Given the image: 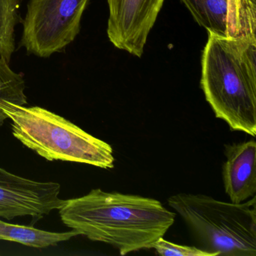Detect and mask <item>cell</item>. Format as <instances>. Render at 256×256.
Returning <instances> with one entry per match:
<instances>
[{
  "label": "cell",
  "instance_id": "1",
  "mask_svg": "<svg viewBox=\"0 0 256 256\" xmlns=\"http://www.w3.org/2000/svg\"><path fill=\"white\" fill-rule=\"evenodd\" d=\"M59 210L67 227L115 247L122 256L152 248L175 220L174 212L156 199L101 188L65 200Z\"/></svg>",
  "mask_w": 256,
  "mask_h": 256
},
{
  "label": "cell",
  "instance_id": "2",
  "mask_svg": "<svg viewBox=\"0 0 256 256\" xmlns=\"http://www.w3.org/2000/svg\"><path fill=\"white\" fill-rule=\"evenodd\" d=\"M200 85L216 118L232 131L256 136V37L209 32Z\"/></svg>",
  "mask_w": 256,
  "mask_h": 256
},
{
  "label": "cell",
  "instance_id": "3",
  "mask_svg": "<svg viewBox=\"0 0 256 256\" xmlns=\"http://www.w3.org/2000/svg\"><path fill=\"white\" fill-rule=\"evenodd\" d=\"M12 121V134L25 146L48 161L84 163L104 169L114 166L113 148L76 124L38 106L0 102Z\"/></svg>",
  "mask_w": 256,
  "mask_h": 256
},
{
  "label": "cell",
  "instance_id": "4",
  "mask_svg": "<svg viewBox=\"0 0 256 256\" xmlns=\"http://www.w3.org/2000/svg\"><path fill=\"white\" fill-rule=\"evenodd\" d=\"M200 244L214 256H256V197L242 203L179 193L168 199Z\"/></svg>",
  "mask_w": 256,
  "mask_h": 256
},
{
  "label": "cell",
  "instance_id": "5",
  "mask_svg": "<svg viewBox=\"0 0 256 256\" xmlns=\"http://www.w3.org/2000/svg\"><path fill=\"white\" fill-rule=\"evenodd\" d=\"M90 0H30L24 20L20 47L46 58L61 52L80 32Z\"/></svg>",
  "mask_w": 256,
  "mask_h": 256
},
{
  "label": "cell",
  "instance_id": "6",
  "mask_svg": "<svg viewBox=\"0 0 256 256\" xmlns=\"http://www.w3.org/2000/svg\"><path fill=\"white\" fill-rule=\"evenodd\" d=\"M60 190L58 182L32 180L0 167V217L10 220L28 216L38 221L64 204Z\"/></svg>",
  "mask_w": 256,
  "mask_h": 256
},
{
  "label": "cell",
  "instance_id": "7",
  "mask_svg": "<svg viewBox=\"0 0 256 256\" xmlns=\"http://www.w3.org/2000/svg\"><path fill=\"white\" fill-rule=\"evenodd\" d=\"M164 0H108V36L120 50L142 58Z\"/></svg>",
  "mask_w": 256,
  "mask_h": 256
},
{
  "label": "cell",
  "instance_id": "8",
  "mask_svg": "<svg viewBox=\"0 0 256 256\" xmlns=\"http://www.w3.org/2000/svg\"><path fill=\"white\" fill-rule=\"evenodd\" d=\"M222 166L224 191L233 203H242L256 196V142L254 140L224 145Z\"/></svg>",
  "mask_w": 256,
  "mask_h": 256
},
{
  "label": "cell",
  "instance_id": "9",
  "mask_svg": "<svg viewBox=\"0 0 256 256\" xmlns=\"http://www.w3.org/2000/svg\"><path fill=\"white\" fill-rule=\"evenodd\" d=\"M80 234L72 230L67 232H52L34 227L11 224L0 220V240L13 241L34 248H46L68 240Z\"/></svg>",
  "mask_w": 256,
  "mask_h": 256
},
{
  "label": "cell",
  "instance_id": "10",
  "mask_svg": "<svg viewBox=\"0 0 256 256\" xmlns=\"http://www.w3.org/2000/svg\"><path fill=\"white\" fill-rule=\"evenodd\" d=\"M193 18L208 32L226 36V0H181Z\"/></svg>",
  "mask_w": 256,
  "mask_h": 256
},
{
  "label": "cell",
  "instance_id": "11",
  "mask_svg": "<svg viewBox=\"0 0 256 256\" xmlns=\"http://www.w3.org/2000/svg\"><path fill=\"white\" fill-rule=\"evenodd\" d=\"M226 1V36L256 37V0Z\"/></svg>",
  "mask_w": 256,
  "mask_h": 256
},
{
  "label": "cell",
  "instance_id": "12",
  "mask_svg": "<svg viewBox=\"0 0 256 256\" xmlns=\"http://www.w3.org/2000/svg\"><path fill=\"white\" fill-rule=\"evenodd\" d=\"M24 78L20 73L13 71L10 64L0 58V102L8 101L18 104H28L25 94ZM7 116L0 109V126L4 125Z\"/></svg>",
  "mask_w": 256,
  "mask_h": 256
},
{
  "label": "cell",
  "instance_id": "13",
  "mask_svg": "<svg viewBox=\"0 0 256 256\" xmlns=\"http://www.w3.org/2000/svg\"><path fill=\"white\" fill-rule=\"evenodd\" d=\"M152 248L162 256H215L202 248L174 244L163 238H158L152 244Z\"/></svg>",
  "mask_w": 256,
  "mask_h": 256
}]
</instances>
